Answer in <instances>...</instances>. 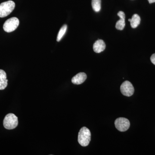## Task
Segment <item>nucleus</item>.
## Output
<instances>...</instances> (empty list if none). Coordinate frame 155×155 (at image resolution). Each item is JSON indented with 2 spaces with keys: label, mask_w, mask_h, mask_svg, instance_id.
<instances>
[{
  "label": "nucleus",
  "mask_w": 155,
  "mask_h": 155,
  "mask_svg": "<svg viewBox=\"0 0 155 155\" xmlns=\"http://www.w3.org/2000/svg\"><path fill=\"white\" fill-rule=\"evenodd\" d=\"M67 25H64L61 27V29L59 31V33L58 34V37H57V41L59 42L61 40V39L64 36L65 34L66 33L67 31Z\"/></svg>",
  "instance_id": "obj_13"
},
{
  "label": "nucleus",
  "mask_w": 155,
  "mask_h": 155,
  "mask_svg": "<svg viewBox=\"0 0 155 155\" xmlns=\"http://www.w3.org/2000/svg\"><path fill=\"white\" fill-rule=\"evenodd\" d=\"M105 43L102 40H98L93 45L94 51L97 53L101 52L105 50Z\"/></svg>",
  "instance_id": "obj_9"
},
{
  "label": "nucleus",
  "mask_w": 155,
  "mask_h": 155,
  "mask_svg": "<svg viewBox=\"0 0 155 155\" xmlns=\"http://www.w3.org/2000/svg\"><path fill=\"white\" fill-rule=\"evenodd\" d=\"M151 61L154 65H155V54H153L150 58Z\"/></svg>",
  "instance_id": "obj_14"
},
{
  "label": "nucleus",
  "mask_w": 155,
  "mask_h": 155,
  "mask_svg": "<svg viewBox=\"0 0 155 155\" xmlns=\"http://www.w3.org/2000/svg\"><path fill=\"white\" fill-rule=\"evenodd\" d=\"M115 125L117 130L124 132L128 130L130 127V123L126 118H119L115 120Z\"/></svg>",
  "instance_id": "obj_5"
},
{
  "label": "nucleus",
  "mask_w": 155,
  "mask_h": 155,
  "mask_svg": "<svg viewBox=\"0 0 155 155\" xmlns=\"http://www.w3.org/2000/svg\"><path fill=\"white\" fill-rule=\"evenodd\" d=\"M120 90L123 95L130 97L134 94V87L132 84L128 81H124L121 84Z\"/></svg>",
  "instance_id": "obj_6"
},
{
  "label": "nucleus",
  "mask_w": 155,
  "mask_h": 155,
  "mask_svg": "<svg viewBox=\"0 0 155 155\" xmlns=\"http://www.w3.org/2000/svg\"><path fill=\"white\" fill-rule=\"evenodd\" d=\"M87 79V75L84 72H80L72 78V83L75 84H81Z\"/></svg>",
  "instance_id": "obj_8"
},
{
  "label": "nucleus",
  "mask_w": 155,
  "mask_h": 155,
  "mask_svg": "<svg viewBox=\"0 0 155 155\" xmlns=\"http://www.w3.org/2000/svg\"><path fill=\"white\" fill-rule=\"evenodd\" d=\"M8 80L5 72L0 69V90H3L8 86Z\"/></svg>",
  "instance_id": "obj_10"
},
{
  "label": "nucleus",
  "mask_w": 155,
  "mask_h": 155,
  "mask_svg": "<svg viewBox=\"0 0 155 155\" xmlns=\"http://www.w3.org/2000/svg\"><path fill=\"white\" fill-rule=\"evenodd\" d=\"M18 125V118L13 114H9L6 115L3 121L4 127L8 130L14 129Z\"/></svg>",
  "instance_id": "obj_2"
},
{
  "label": "nucleus",
  "mask_w": 155,
  "mask_h": 155,
  "mask_svg": "<svg viewBox=\"0 0 155 155\" xmlns=\"http://www.w3.org/2000/svg\"><path fill=\"white\" fill-rule=\"evenodd\" d=\"M19 20L17 17H12L6 20L3 25V29L7 32H11L17 29L19 25Z\"/></svg>",
  "instance_id": "obj_4"
},
{
  "label": "nucleus",
  "mask_w": 155,
  "mask_h": 155,
  "mask_svg": "<svg viewBox=\"0 0 155 155\" xmlns=\"http://www.w3.org/2000/svg\"><path fill=\"white\" fill-rule=\"evenodd\" d=\"M91 139V133L87 127H83L80 129L78 135V142L82 147H86L89 144Z\"/></svg>",
  "instance_id": "obj_1"
},
{
  "label": "nucleus",
  "mask_w": 155,
  "mask_h": 155,
  "mask_svg": "<svg viewBox=\"0 0 155 155\" xmlns=\"http://www.w3.org/2000/svg\"><path fill=\"white\" fill-rule=\"evenodd\" d=\"M117 15L120 19L116 22V28L118 30H122L125 27V14L123 11H120Z\"/></svg>",
  "instance_id": "obj_7"
},
{
  "label": "nucleus",
  "mask_w": 155,
  "mask_h": 155,
  "mask_svg": "<svg viewBox=\"0 0 155 155\" xmlns=\"http://www.w3.org/2000/svg\"><path fill=\"white\" fill-rule=\"evenodd\" d=\"M91 5L95 12H99L101 9V0H92Z\"/></svg>",
  "instance_id": "obj_12"
},
{
  "label": "nucleus",
  "mask_w": 155,
  "mask_h": 155,
  "mask_svg": "<svg viewBox=\"0 0 155 155\" xmlns=\"http://www.w3.org/2000/svg\"><path fill=\"white\" fill-rule=\"evenodd\" d=\"M140 22V18L138 15L137 14H134L130 20V25L132 28H137L139 25Z\"/></svg>",
  "instance_id": "obj_11"
},
{
  "label": "nucleus",
  "mask_w": 155,
  "mask_h": 155,
  "mask_svg": "<svg viewBox=\"0 0 155 155\" xmlns=\"http://www.w3.org/2000/svg\"><path fill=\"white\" fill-rule=\"evenodd\" d=\"M130 20H131V19H128V21H129V22H130Z\"/></svg>",
  "instance_id": "obj_16"
},
{
  "label": "nucleus",
  "mask_w": 155,
  "mask_h": 155,
  "mask_svg": "<svg viewBox=\"0 0 155 155\" xmlns=\"http://www.w3.org/2000/svg\"><path fill=\"white\" fill-rule=\"evenodd\" d=\"M148 1L150 4L155 2V0H148Z\"/></svg>",
  "instance_id": "obj_15"
},
{
  "label": "nucleus",
  "mask_w": 155,
  "mask_h": 155,
  "mask_svg": "<svg viewBox=\"0 0 155 155\" xmlns=\"http://www.w3.org/2000/svg\"><path fill=\"white\" fill-rule=\"evenodd\" d=\"M15 4L13 1H8L0 4V17L8 16L14 9Z\"/></svg>",
  "instance_id": "obj_3"
}]
</instances>
